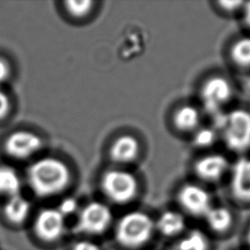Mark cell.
Returning a JSON list of instances; mask_svg holds the SVG:
<instances>
[{"instance_id":"1","label":"cell","mask_w":250,"mask_h":250,"mask_svg":"<svg viewBox=\"0 0 250 250\" xmlns=\"http://www.w3.org/2000/svg\"><path fill=\"white\" fill-rule=\"evenodd\" d=\"M70 180L67 166L54 157L38 159L27 170V183L35 194L41 197L62 192Z\"/></svg>"},{"instance_id":"2","label":"cell","mask_w":250,"mask_h":250,"mask_svg":"<svg viewBox=\"0 0 250 250\" xmlns=\"http://www.w3.org/2000/svg\"><path fill=\"white\" fill-rule=\"evenodd\" d=\"M215 125L230 150L242 152L250 147V111L244 108L222 111L215 115Z\"/></svg>"},{"instance_id":"3","label":"cell","mask_w":250,"mask_h":250,"mask_svg":"<svg viewBox=\"0 0 250 250\" xmlns=\"http://www.w3.org/2000/svg\"><path fill=\"white\" fill-rule=\"evenodd\" d=\"M154 228L155 223L147 214L142 211H132L118 221L115 236L123 246L137 248L150 239Z\"/></svg>"},{"instance_id":"4","label":"cell","mask_w":250,"mask_h":250,"mask_svg":"<svg viewBox=\"0 0 250 250\" xmlns=\"http://www.w3.org/2000/svg\"><path fill=\"white\" fill-rule=\"evenodd\" d=\"M102 188L108 199L125 204L136 197L138 182L134 175L123 170H109L103 176Z\"/></svg>"},{"instance_id":"5","label":"cell","mask_w":250,"mask_h":250,"mask_svg":"<svg viewBox=\"0 0 250 250\" xmlns=\"http://www.w3.org/2000/svg\"><path fill=\"white\" fill-rule=\"evenodd\" d=\"M199 97L203 107L216 115L231 99V84L223 76H212L202 84Z\"/></svg>"},{"instance_id":"6","label":"cell","mask_w":250,"mask_h":250,"mask_svg":"<svg viewBox=\"0 0 250 250\" xmlns=\"http://www.w3.org/2000/svg\"><path fill=\"white\" fill-rule=\"evenodd\" d=\"M112 220L109 208L102 202H90L79 213L77 229L86 234H100L106 230Z\"/></svg>"},{"instance_id":"7","label":"cell","mask_w":250,"mask_h":250,"mask_svg":"<svg viewBox=\"0 0 250 250\" xmlns=\"http://www.w3.org/2000/svg\"><path fill=\"white\" fill-rule=\"evenodd\" d=\"M177 199L186 212L194 216H205L212 207L208 191L193 184L184 185L178 191Z\"/></svg>"},{"instance_id":"8","label":"cell","mask_w":250,"mask_h":250,"mask_svg":"<svg viewBox=\"0 0 250 250\" xmlns=\"http://www.w3.org/2000/svg\"><path fill=\"white\" fill-rule=\"evenodd\" d=\"M64 217L58 209H44L35 219L34 230L39 238L45 241H55L64 231Z\"/></svg>"},{"instance_id":"9","label":"cell","mask_w":250,"mask_h":250,"mask_svg":"<svg viewBox=\"0 0 250 250\" xmlns=\"http://www.w3.org/2000/svg\"><path fill=\"white\" fill-rule=\"evenodd\" d=\"M42 146L41 139L32 132L17 131L5 143V149L14 158L24 159L36 153Z\"/></svg>"},{"instance_id":"10","label":"cell","mask_w":250,"mask_h":250,"mask_svg":"<svg viewBox=\"0 0 250 250\" xmlns=\"http://www.w3.org/2000/svg\"><path fill=\"white\" fill-rule=\"evenodd\" d=\"M229 188L234 198L241 202H250V157H241L233 163Z\"/></svg>"},{"instance_id":"11","label":"cell","mask_w":250,"mask_h":250,"mask_svg":"<svg viewBox=\"0 0 250 250\" xmlns=\"http://www.w3.org/2000/svg\"><path fill=\"white\" fill-rule=\"evenodd\" d=\"M228 170V159L219 153L204 155L194 163V172L196 176L206 182H216L220 180Z\"/></svg>"},{"instance_id":"12","label":"cell","mask_w":250,"mask_h":250,"mask_svg":"<svg viewBox=\"0 0 250 250\" xmlns=\"http://www.w3.org/2000/svg\"><path fill=\"white\" fill-rule=\"evenodd\" d=\"M138 141L129 135H124L115 140L110 147V157L118 163H129L139 154Z\"/></svg>"},{"instance_id":"13","label":"cell","mask_w":250,"mask_h":250,"mask_svg":"<svg viewBox=\"0 0 250 250\" xmlns=\"http://www.w3.org/2000/svg\"><path fill=\"white\" fill-rule=\"evenodd\" d=\"M174 126L182 132H190L198 129L200 113L196 107L185 104L178 107L173 114Z\"/></svg>"},{"instance_id":"14","label":"cell","mask_w":250,"mask_h":250,"mask_svg":"<svg viewBox=\"0 0 250 250\" xmlns=\"http://www.w3.org/2000/svg\"><path fill=\"white\" fill-rule=\"evenodd\" d=\"M30 212L29 201L20 193L10 196L4 207V214L8 221L14 224L22 223Z\"/></svg>"},{"instance_id":"15","label":"cell","mask_w":250,"mask_h":250,"mask_svg":"<svg viewBox=\"0 0 250 250\" xmlns=\"http://www.w3.org/2000/svg\"><path fill=\"white\" fill-rule=\"evenodd\" d=\"M155 227L162 234L166 236H173L184 229L185 219L176 211H166L160 215Z\"/></svg>"},{"instance_id":"16","label":"cell","mask_w":250,"mask_h":250,"mask_svg":"<svg viewBox=\"0 0 250 250\" xmlns=\"http://www.w3.org/2000/svg\"><path fill=\"white\" fill-rule=\"evenodd\" d=\"M204 217L210 229L217 232L226 231L232 223L231 213L225 207H211Z\"/></svg>"},{"instance_id":"17","label":"cell","mask_w":250,"mask_h":250,"mask_svg":"<svg viewBox=\"0 0 250 250\" xmlns=\"http://www.w3.org/2000/svg\"><path fill=\"white\" fill-rule=\"evenodd\" d=\"M21 180L16 171L7 166H0V193L10 196L20 193Z\"/></svg>"},{"instance_id":"18","label":"cell","mask_w":250,"mask_h":250,"mask_svg":"<svg viewBox=\"0 0 250 250\" xmlns=\"http://www.w3.org/2000/svg\"><path fill=\"white\" fill-rule=\"evenodd\" d=\"M230 58L236 65L250 67V37H241L233 42L230 48Z\"/></svg>"},{"instance_id":"19","label":"cell","mask_w":250,"mask_h":250,"mask_svg":"<svg viewBox=\"0 0 250 250\" xmlns=\"http://www.w3.org/2000/svg\"><path fill=\"white\" fill-rule=\"evenodd\" d=\"M208 239L199 230L188 232L178 243V250H208Z\"/></svg>"},{"instance_id":"20","label":"cell","mask_w":250,"mask_h":250,"mask_svg":"<svg viewBox=\"0 0 250 250\" xmlns=\"http://www.w3.org/2000/svg\"><path fill=\"white\" fill-rule=\"evenodd\" d=\"M193 144L198 147H208L211 146L217 140V132L212 128L202 127L194 131L193 134Z\"/></svg>"},{"instance_id":"21","label":"cell","mask_w":250,"mask_h":250,"mask_svg":"<svg viewBox=\"0 0 250 250\" xmlns=\"http://www.w3.org/2000/svg\"><path fill=\"white\" fill-rule=\"evenodd\" d=\"M92 1H66L64 2L66 11L75 18H82L85 17L90 13L93 7Z\"/></svg>"},{"instance_id":"22","label":"cell","mask_w":250,"mask_h":250,"mask_svg":"<svg viewBox=\"0 0 250 250\" xmlns=\"http://www.w3.org/2000/svg\"><path fill=\"white\" fill-rule=\"evenodd\" d=\"M58 210L65 218V216H69L77 210V203L73 198H64L60 203Z\"/></svg>"},{"instance_id":"23","label":"cell","mask_w":250,"mask_h":250,"mask_svg":"<svg viewBox=\"0 0 250 250\" xmlns=\"http://www.w3.org/2000/svg\"><path fill=\"white\" fill-rule=\"evenodd\" d=\"M10 110V100L8 96L0 90V119L4 118Z\"/></svg>"},{"instance_id":"24","label":"cell","mask_w":250,"mask_h":250,"mask_svg":"<svg viewBox=\"0 0 250 250\" xmlns=\"http://www.w3.org/2000/svg\"><path fill=\"white\" fill-rule=\"evenodd\" d=\"M72 250H101V248L92 241L81 240L74 244Z\"/></svg>"},{"instance_id":"25","label":"cell","mask_w":250,"mask_h":250,"mask_svg":"<svg viewBox=\"0 0 250 250\" xmlns=\"http://www.w3.org/2000/svg\"><path fill=\"white\" fill-rule=\"evenodd\" d=\"M221 5V7L228 11V12H233L235 10H237L239 8V6L243 5V3L238 2V1H221L219 3Z\"/></svg>"},{"instance_id":"26","label":"cell","mask_w":250,"mask_h":250,"mask_svg":"<svg viewBox=\"0 0 250 250\" xmlns=\"http://www.w3.org/2000/svg\"><path fill=\"white\" fill-rule=\"evenodd\" d=\"M10 75L9 64L2 59H0V83L7 80Z\"/></svg>"},{"instance_id":"27","label":"cell","mask_w":250,"mask_h":250,"mask_svg":"<svg viewBox=\"0 0 250 250\" xmlns=\"http://www.w3.org/2000/svg\"><path fill=\"white\" fill-rule=\"evenodd\" d=\"M242 9H243V20L246 25L250 28V2L244 3Z\"/></svg>"},{"instance_id":"28","label":"cell","mask_w":250,"mask_h":250,"mask_svg":"<svg viewBox=\"0 0 250 250\" xmlns=\"http://www.w3.org/2000/svg\"><path fill=\"white\" fill-rule=\"evenodd\" d=\"M247 242H248V245L250 247V229L248 231V234H247Z\"/></svg>"}]
</instances>
